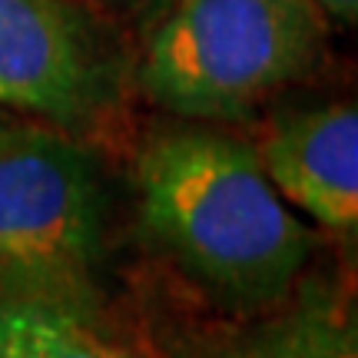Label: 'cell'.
I'll return each instance as SVG.
<instances>
[{
	"instance_id": "obj_6",
	"label": "cell",
	"mask_w": 358,
	"mask_h": 358,
	"mask_svg": "<svg viewBox=\"0 0 358 358\" xmlns=\"http://www.w3.org/2000/svg\"><path fill=\"white\" fill-rule=\"evenodd\" d=\"M189 358H358L352 302L329 282L302 275L275 308L189 342Z\"/></svg>"
},
{
	"instance_id": "obj_8",
	"label": "cell",
	"mask_w": 358,
	"mask_h": 358,
	"mask_svg": "<svg viewBox=\"0 0 358 358\" xmlns=\"http://www.w3.org/2000/svg\"><path fill=\"white\" fill-rule=\"evenodd\" d=\"M322 13H329L342 24H355V13H358V0H312Z\"/></svg>"
},
{
	"instance_id": "obj_1",
	"label": "cell",
	"mask_w": 358,
	"mask_h": 358,
	"mask_svg": "<svg viewBox=\"0 0 358 358\" xmlns=\"http://www.w3.org/2000/svg\"><path fill=\"white\" fill-rule=\"evenodd\" d=\"M143 226L186 279L229 315L285 302L315 232L268 182L256 146L209 127L150 136L136 159Z\"/></svg>"
},
{
	"instance_id": "obj_5",
	"label": "cell",
	"mask_w": 358,
	"mask_h": 358,
	"mask_svg": "<svg viewBox=\"0 0 358 358\" xmlns=\"http://www.w3.org/2000/svg\"><path fill=\"white\" fill-rule=\"evenodd\" d=\"M285 203L342 236L358 229V113L352 103L279 116L256 150Z\"/></svg>"
},
{
	"instance_id": "obj_9",
	"label": "cell",
	"mask_w": 358,
	"mask_h": 358,
	"mask_svg": "<svg viewBox=\"0 0 358 358\" xmlns=\"http://www.w3.org/2000/svg\"><path fill=\"white\" fill-rule=\"evenodd\" d=\"M10 127H13V120H7V116L0 113V140H3V136L10 133Z\"/></svg>"
},
{
	"instance_id": "obj_7",
	"label": "cell",
	"mask_w": 358,
	"mask_h": 358,
	"mask_svg": "<svg viewBox=\"0 0 358 358\" xmlns=\"http://www.w3.org/2000/svg\"><path fill=\"white\" fill-rule=\"evenodd\" d=\"M0 358H127L90 312L40 299H0Z\"/></svg>"
},
{
	"instance_id": "obj_3",
	"label": "cell",
	"mask_w": 358,
	"mask_h": 358,
	"mask_svg": "<svg viewBox=\"0 0 358 358\" xmlns=\"http://www.w3.org/2000/svg\"><path fill=\"white\" fill-rule=\"evenodd\" d=\"M106 249L96 156L53 127L13 123L0 140V299H40L93 315Z\"/></svg>"
},
{
	"instance_id": "obj_4",
	"label": "cell",
	"mask_w": 358,
	"mask_h": 358,
	"mask_svg": "<svg viewBox=\"0 0 358 358\" xmlns=\"http://www.w3.org/2000/svg\"><path fill=\"white\" fill-rule=\"evenodd\" d=\"M96 37L66 0H0V106L73 129L100 110Z\"/></svg>"
},
{
	"instance_id": "obj_2",
	"label": "cell",
	"mask_w": 358,
	"mask_h": 358,
	"mask_svg": "<svg viewBox=\"0 0 358 358\" xmlns=\"http://www.w3.org/2000/svg\"><path fill=\"white\" fill-rule=\"evenodd\" d=\"M322 43L312 0H173L146 37L140 87L173 116L232 123L308 73Z\"/></svg>"
}]
</instances>
